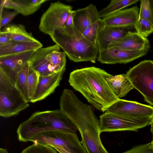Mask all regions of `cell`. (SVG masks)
Returning <instances> with one entry per match:
<instances>
[{"mask_svg": "<svg viewBox=\"0 0 153 153\" xmlns=\"http://www.w3.org/2000/svg\"><path fill=\"white\" fill-rule=\"evenodd\" d=\"M106 72L95 67L74 70L70 74L68 81L73 88L81 93L96 109L102 112L119 99L106 79Z\"/></svg>", "mask_w": 153, "mask_h": 153, "instance_id": "6da1fadb", "label": "cell"}, {"mask_svg": "<svg viewBox=\"0 0 153 153\" xmlns=\"http://www.w3.org/2000/svg\"><path fill=\"white\" fill-rule=\"evenodd\" d=\"M53 130L76 133L78 130L74 123L59 109L34 113L20 124L17 133L20 141L27 142L37 134Z\"/></svg>", "mask_w": 153, "mask_h": 153, "instance_id": "7a4b0ae2", "label": "cell"}, {"mask_svg": "<svg viewBox=\"0 0 153 153\" xmlns=\"http://www.w3.org/2000/svg\"><path fill=\"white\" fill-rule=\"evenodd\" d=\"M49 36L71 61L95 63L97 59L99 50L96 44L89 41L76 30L75 34L70 36L65 33L63 28L57 29Z\"/></svg>", "mask_w": 153, "mask_h": 153, "instance_id": "3957f363", "label": "cell"}, {"mask_svg": "<svg viewBox=\"0 0 153 153\" xmlns=\"http://www.w3.org/2000/svg\"><path fill=\"white\" fill-rule=\"evenodd\" d=\"M70 120L79 131L81 143L87 153H109L102 143L99 120L94 111L79 109L71 115Z\"/></svg>", "mask_w": 153, "mask_h": 153, "instance_id": "277c9868", "label": "cell"}, {"mask_svg": "<svg viewBox=\"0 0 153 153\" xmlns=\"http://www.w3.org/2000/svg\"><path fill=\"white\" fill-rule=\"evenodd\" d=\"M4 72L0 68V115L8 118L18 114L29 105Z\"/></svg>", "mask_w": 153, "mask_h": 153, "instance_id": "5b68a950", "label": "cell"}, {"mask_svg": "<svg viewBox=\"0 0 153 153\" xmlns=\"http://www.w3.org/2000/svg\"><path fill=\"white\" fill-rule=\"evenodd\" d=\"M134 88L153 105V61L146 60L130 68L126 73Z\"/></svg>", "mask_w": 153, "mask_h": 153, "instance_id": "8992f818", "label": "cell"}, {"mask_svg": "<svg viewBox=\"0 0 153 153\" xmlns=\"http://www.w3.org/2000/svg\"><path fill=\"white\" fill-rule=\"evenodd\" d=\"M101 132L119 131H137L151 125L152 118H137L116 113L105 112L100 117Z\"/></svg>", "mask_w": 153, "mask_h": 153, "instance_id": "52a82bcc", "label": "cell"}, {"mask_svg": "<svg viewBox=\"0 0 153 153\" xmlns=\"http://www.w3.org/2000/svg\"><path fill=\"white\" fill-rule=\"evenodd\" d=\"M72 8V6L60 1L51 3L41 17L39 26L40 31L49 36L55 29L63 28Z\"/></svg>", "mask_w": 153, "mask_h": 153, "instance_id": "ba28073f", "label": "cell"}, {"mask_svg": "<svg viewBox=\"0 0 153 153\" xmlns=\"http://www.w3.org/2000/svg\"><path fill=\"white\" fill-rule=\"evenodd\" d=\"M137 118H152L153 107L134 101L119 99L105 112Z\"/></svg>", "mask_w": 153, "mask_h": 153, "instance_id": "9c48e42d", "label": "cell"}, {"mask_svg": "<svg viewBox=\"0 0 153 153\" xmlns=\"http://www.w3.org/2000/svg\"><path fill=\"white\" fill-rule=\"evenodd\" d=\"M148 52L107 48L99 51L97 60L102 64H126L145 55Z\"/></svg>", "mask_w": 153, "mask_h": 153, "instance_id": "30bf717a", "label": "cell"}, {"mask_svg": "<svg viewBox=\"0 0 153 153\" xmlns=\"http://www.w3.org/2000/svg\"><path fill=\"white\" fill-rule=\"evenodd\" d=\"M139 10L137 5L122 9L101 19V22L103 25L107 26L134 28V25L139 18Z\"/></svg>", "mask_w": 153, "mask_h": 153, "instance_id": "8fae6325", "label": "cell"}, {"mask_svg": "<svg viewBox=\"0 0 153 153\" xmlns=\"http://www.w3.org/2000/svg\"><path fill=\"white\" fill-rule=\"evenodd\" d=\"M35 51H30L0 57V68L15 84L18 72L30 60Z\"/></svg>", "mask_w": 153, "mask_h": 153, "instance_id": "7c38bea8", "label": "cell"}, {"mask_svg": "<svg viewBox=\"0 0 153 153\" xmlns=\"http://www.w3.org/2000/svg\"><path fill=\"white\" fill-rule=\"evenodd\" d=\"M60 50V47L56 44L38 49L28 62L30 67L38 72L40 76H46L56 72L48 60L47 56L54 51H59Z\"/></svg>", "mask_w": 153, "mask_h": 153, "instance_id": "4fadbf2b", "label": "cell"}, {"mask_svg": "<svg viewBox=\"0 0 153 153\" xmlns=\"http://www.w3.org/2000/svg\"><path fill=\"white\" fill-rule=\"evenodd\" d=\"M65 68L48 75L40 76L37 87L30 102L44 100L54 91L59 85Z\"/></svg>", "mask_w": 153, "mask_h": 153, "instance_id": "5bb4252c", "label": "cell"}, {"mask_svg": "<svg viewBox=\"0 0 153 153\" xmlns=\"http://www.w3.org/2000/svg\"><path fill=\"white\" fill-rule=\"evenodd\" d=\"M111 47L128 51H148L150 45L147 38L136 32L130 31L120 39L110 44L107 48Z\"/></svg>", "mask_w": 153, "mask_h": 153, "instance_id": "9a60e30c", "label": "cell"}, {"mask_svg": "<svg viewBox=\"0 0 153 153\" xmlns=\"http://www.w3.org/2000/svg\"><path fill=\"white\" fill-rule=\"evenodd\" d=\"M76 30L82 33L87 27L101 19L97 8L92 4L86 7L73 10Z\"/></svg>", "mask_w": 153, "mask_h": 153, "instance_id": "2e32d148", "label": "cell"}, {"mask_svg": "<svg viewBox=\"0 0 153 153\" xmlns=\"http://www.w3.org/2000/svg\"><path fill=\"white\" fill-rule=\"evenodd\" d=\"M133 28L115 27L102 24L96 40L99 51L106 48L110 44L120 39L132 31L131 30Z\"/></svg>", "mask_w": 153, "mask_h": 153, "instance_id": "e0dca14e", "label": "cell"}, {"mask_svg": "<svg viewBox=\"0 0 153 153\" xmlns=\"http://www.w3.org/2000/svg\"><path fill=\"white\" fill-rule=\"evenodd\" d=\"M4 8L11 9L24 16L32 15L37 11L47 0H2Z\"/></svg>", "mask_w": 153, "mask_h": 153, "instance_id": "ac0fdd59", "label": "cell"}, {"mask_svg": "<svg viewBox=\"0 0 153 153\" xmlns=\"http://www.w3.org/2000/svg\"><path fill=\"white\" fill-rule=\"evenodd\" d=\"M106 81L117 98L125 96L134 87L126 74L113 76L106 72Z\"/></svg>", "mask_w": 153, "mask_h": 153, "instance_id": "d6986e66", "label": "cell"}, {"mask_svg": "<svg viewBox=\"0 0 153 153\" xmlns=\"http://www.w3.org/2000/svg\"><path fill=\"white\" fill-rule=\"evenodd\" d=\"M39 41L34 42L12 41L6 45H0V57L30 51H36L42 48Z\"/></svg>", "mask_w": 153, "mask_h": 153, "instance_id": "ffe728a7", "label": "cell"}, {"mask_svg": "<svg viewBox=\"0 0 153 153\" xmlns=\"http://www.w3.org/2000/svg\"><path fill=\"white\" fill-rule=\"evenodd\" d=\"M1 31L7 34L12 41L34 42L38 41L31 33L27 31L25 26L22 25L8 24Z\"/></svg>", "mask_w": 153, "mask_h": 153, "instance_id": "44dd1931", "label": "cell"}, {"mask_svg": "<svg viewBox=\"0 0 153 153\" xmlns=\"http://www.w3.org/2000/svg\"><path fill=\"white\" fill-rule=\"evenodd\" d=\"M30 68L28 62L18 72L15 85L26 100L30 102L28 88V76Z\"/></svg>", "mask_w": 153, "mask_h": 153, "instance_id": "7402d4cb", "label": "cell"}, {"mask_svg": "<svg viewBox=\"0 0 153 153\" xmlns=\"http://www.w3.org/2000/svg\"><path fill=\"white\" fill-rule=\"evenodd\" d=\"M139 1L138 0H111L106 7L99 12V16L101 19H103Z\"/></svg>", "mask_w": 153, "mask_h": 153, "instance_id": "603a6c76", "label": "cell"}, {"mask_svg": "<svg viewBox=\"0 0 153 153\" xmlns=\"http://www.w3.org/2000/svg\"><path fill=\"white\" fill-rule=\"evenodd\" d=\"M66 56L64 51H55L48 55L47 58L55 71L57 72L65 68Z\"/></svg>", "mask_w": 153, "mask_h": 153, "instance_id": "cb8c5ba5", "label": "cell"}, {"mask_svg": "<svg viewBox=\"0 0 153 153\" xmlns=\"http://www.w3.org/2000/svg\"><path fill=\"white\" fill-rule=\"evenodd\" d=\"M102 25L101 19L86 28L81 33L89 41L96 44L97 36Z\"/></svg>", "mask_w": 153, "mask_h": 153, "instance_id": "d4e9b609", "label": "cell"}, {"mask_svg": "<svg viewBox=\"0 0 153 153\" xmlns=\"http://www.w3.org/2000/svg\"><path fill=\"white\" fill-rule=\"evenodd\" d=\"M136 32L143 37H147L153 32V25L148 21L139 18L134 25Z\"/></svg>", "mask_w": 153, "mask_h": 153, "instance_id": "484cf974", "label": "cell"}, {"mask_svg": "<svg viewBox=\"0 0 153 153\" xmlns=\"http://www.w3.org/2000/svg\"><path fill=\"white\" fill-rule=\"evenodd\" d=\"M139 18L145 19L153 25V10L150 0H141Z\"/></svg>", "mask_w": 153, "mask_h": 153, "instance_id": "4316f807", "label": "cell"}, {"mask_svg": "<svg viewBox=\"0 0 153 153\" xmlns=\"http://www.w3.org/2000/svg\"><path fill=\"white\" fill-rule=\"evenodd\" d=\"M40 74L30 67L28 76V88L30 102L38 84Z\"/></svg>", "mask_w": 153, "mask_h": 153, "instance_id": "83f0119b", "label": "cell"}, {"mask_svg": "<svg viewBox=\"0 0 153 153\" xmlns=\"http://www.w3.org/2000/svg\"><path fill=\"white\" fill-rule=\"evenodd\" d=\"M22 153H58L54 148L46 145L33 143L23 150Z\"/></svg>", "mask_w": 153, "mask_h": 153, "instance_id": "f1b7e54d", "label": "cell"}, {"mask_svg": "<svg viewBox=\"0 0 153 153\" xmlns=\"http://www.w3.org/2000/svg\"><path fill=\"white\" fill-rule=\"evenodd\" d=\"M122 153H153V149L150 142L135 146Z\"/></svg>", "mask_w": 153, "mask_h": 153, "instance_id": "f546056e", "label": "cell"}, {"mask_svg": "<svg viewBox=\"0 0 153 153\" xmlns=\"http://www.w3.org/2000/svg\"><path fill=\"white\" fill-rule=\"evenodd\" d=\"M63 30L65 33L69 36H72L75 34L76 30L73 19V10L71 11L69 14L64 25Z\"/></svg>", "mask_w": 153, "mask_h": 153, "instance_id": "4dcf8cb0", "label": "cell"}, {"mask_svg": "<svg viewBox=\"0 0 153 153\" xmlns=\"http://www.w3.org/2000/svg\"><path fill=\"white\" fill-rule=\"evenodd\" d=\"M19 13L16 11L2 12L0 15V28L5 26Z\"/></svg>", "mask_w": 153, "mask_h": 153, "instance_id": "1f68e13d", "label": "cell"}, {"mask_svg": "<svg viewBox=\"0 0 153 153\" xmlns=\"http://www.w3.org/2000/svg\"><path fill=\"white\" fill-rule=\"evenodd\" d=\"M11 41L7 34L0 31V45H6Z\"/></svg>", "mask_w": 153, "mask_h": 153, "instance_id": "d6a6232c", "label": "cell"}, {"mask_svg": "<svg viewBox=\"0 0 153 153\" xmlns=\"http://www.w3.org/2000/svg\"><path fill=\"white\" fill-rule=\"evenodd\" d=\"M54 148L60 153H69L62 149L56 147H54Z\"/></svg>", "mask_w": 153, "mask_h": 153, "instance_id": "836d02e7", "label": "cell"}, {"mask_svg": "<svg viewBox=\"0 0 153 153\" xmlns=\"http://www.w3.org/2000/svg\"><path fill=\"white\" fill-rule=\"evenodd\" d=\"M0 153H8L6 149L3 148H0Z\"/></svg>", "mask_w": 153, "mask_h": 153, "instance_id": "e575fe53", "label": "cell"}, {"mask_svg": "<svg viewBox=\"0 0 153 153\" xmlns=\"http://www.w3.org/2000/svg\"><path fill=\"white\" fill-rule=\"evenodd\" d=\"M150 132L152 135V139L153 140V123H152L151 124Z\"/></svg>", "mask_w": 153, "mask_h": 153, "instance_id": "d590c367", "label": "cell"}, {"mask_svg": "<svg viewBox=\"0 0 153 153\" xmlns=\"http://www.w3.org/2000/svg\"><path fill=\"white\" fill-rule=\"evenodd\" d=\"M151 5L153 10V0H150Z\"/></svg>", "mask_w": 153, "mask_h": 153, "instance_id": "8d00e7d4", "label": "cell"}, {"mask_svg": "<svg viewBox=\"0 0 153 153\" xmlns=\"http://www.w3.org/2000/svg\"><path fill=\"white\" fill-rule=\"evenodd\" d=\"M151 144L152 146V148L153 149V140H152V141L151 142Z\"/></svg>", "mask_w": 153, "mask_h": 153, "instance_id": "74e56055", "label": "cell"}, {"mask_svg": "<svg viewBox=\"0 0 153 153\" xmlns=\"http://www.w3.org/2000/svg\"><path fill=\"white\" fill-rule=\"evenodd\" d=\"M152 123H153V117L152 118Z\"/></svg>", "mask_w": 153, "mask_h": 153, "instance_id": "f35d334b", "label": "cell"}]
</instances>
